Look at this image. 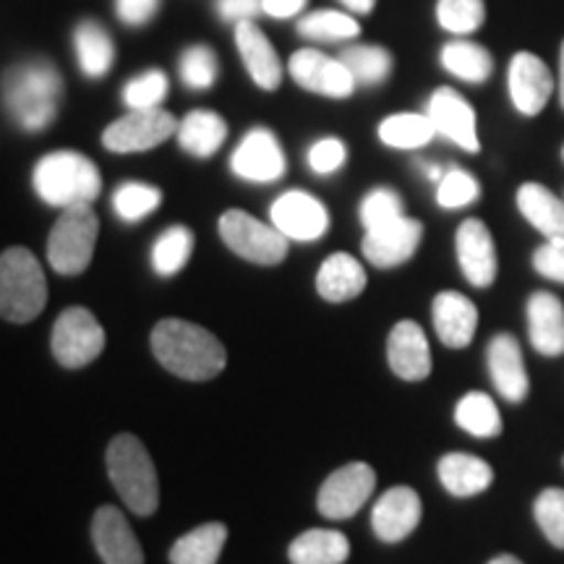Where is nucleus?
Returning a JSON list of instances; mask_svg holds the SVG:
<instances>
[{
  "label": "nucleus",
  "mask_w": 564,
  "mask_h": 564,
  "mask_svg": "<svg viewBox=\"0 0 564 564\" xmlns=\"http://www.w3.org/2000/svg\"><path fill=\"white\" fill-rule=\"evenodd\" d=\"M32 186L45 204L68 209L95 202L102 192V175L100 167L82 152L58 150L34 165Z\"/></svg>",
  "instance_id": "obj_2"
},
{
  "label": "nucleus",
  "mask_w": 564,
  "mask_h": 564,
  "mask_svg": "<svg viewBox=\"0 0 564 564\" xmlns=\"http://www.w3.org/2000/svg\"><path fill=\"white\" fill-rule=\"evenodd\" d=\"M489 564H523V562H520L518 556H512V554H499V556H494Z\"/></svg>",
  "instance_id": "obj_52"
},
{
  "label": "nucleus",
  "mask_w": 564,
  "mask_h": 564,
  "mask_svg": "<svg viewBox=\"0 0 564 564\" xmlns=\"http://www.w3.org/2000/svg\"><path fill=\"white\" fill-rule=\"evenodd\" d=\"M436 137V129L429 116L419 112H398L379 123V139L392 150H419Z\"/></svg>",
  "instance_id": "obj_35"
},
{
  "label": "nucleus",
  "mask_w": 564,
  "mask_h": 564,
  "mask_svg": "<svg viewBox=\"0 0 564 564\" xmlns=\"http://www.w3.org/2000/svg\"><path fill=\"white\" fill-rule=\"evenodd\" d=\"M560 102L564 108V42H562V51H560Z\"/></svg>",
  "instance_id": "obj_51"
},
{
  "label": "nucleus",
  "mask_w": 564,
  "mask_h": 564,
  "mask_svg": "<svg viewBox=\"0 0 564 564\" xmlns=\"http://www.w3.org/2000/svg\"><path fill=\"white\" fill-rule=\"evenodd\" d=\"M358 215H361V225L366 230L382 228V225L403 217V199L392 188H373V192L364 196Z\"/></svg>",
  "instance_id": "obj_44"
},
{
  "label": "nucleus",
  "mask_w": 564,
  "mask_h": 564,
  "mask_svg": "<svg viewBox=\"0 0 564 564\" xmlns=\"http://www.w3.org/2000/svg\"><path fill=\"white\" fill-rule=\"evenodd\" d=\"M97 232H100V220H97L91 204L63 209V215L53 225L51 238H47V262L53 270L66 278L87 270L95 257Z\"/></svg>",
  "instance_id": "obj_6"
},
{
  "label": "nucleus",
  "mask_w": 564,
  "mask_h": 564,
  "mask_svg": "<svg viewBox=\"0 0 564 564\" xmlns=\"http://www.w3.org/2000/svg\"><path fill=\"white\" fill-rule=\"evenodd\" d=\"M160 11V0H116V13L123 24L141 26Z\"/></svg>",
  "instance_id": "obj_47"
},
{
  "label": "nucleus",
  "mask_w": 564,
  "mask_h": 564,
  "mask_svg": "<svg viewBox=\"0 0 564 564\" xmlns=\"http://www.w3.org/2000/svg\"><path fill=\"white\" fill-rule=\"evenodd\" d=\"M230 167L238 178L249 183H274L288 171L285 152L270 129H251L241 139L230 158Z\"/></svg>",
  "instance_id": "obj_13"
},
{
  "label": "nucleus",
  "mask_w": 564,
  "mask_h": 564,
  "mask_svg": "<svg viewBox=\"0 0 564 564\" xmlns=\"http://www.w3.org/2000/svg\"><path fill=\"white\" fill-rule=\"evenodd\" d=\"M507 82H510V100L523 116H539L554 91L552 70L533 53L514 55Z\"/></svg>",
  "instance_id": "obj_19"
},
{
  "label": "nucleus",
  "mask_w": 564,
  "mask_h": 564,
  "mask_svg": "<svg viewBox=\"0 0 564 564\" xmlns=\"http://www.w3.org/2000/svg\"><path fill=\"white\" fill-rule=\"evenodd\" d=\"M535 523L546 541L556 549H564V489H544L533 505Z\"/></svg>",
  "instance_id": "obj_41"
},
{
  "label": "nucleus",
  "mask_w": 564,
  "mask_h": 564,
  "mask_svg": "<svg viewBox=\"0 0 564 564\" xmlns=\"http://www.w3.org/2000/svg\"><path fill=\"white\" fill-rule=\"evenodd\" d=\"M423 238V225L413 217H398V220L382 225V228L366 230L361 251L366 262L379 267V270H392L411 262L413 253L419 251Z\"/></svg>",
  "instance_id": "obj_14"
},
{
  "label": "nucleus",
  "mask_w": 564,
  "mask_h": 564,
  "mask_svg": "<svg viewBox=\"0 0 564 564\" xmlns=\"http://www.w3.org/2000/svg\"><path fill=\"white\" fill-rule=\"evenodd\" d=\"M167 87H171V84H167V76L158 68H150L126 84L123 102L129 105V110L160 108V102L167 97Z\"/></svg>",
  "instance_id": "obj_40"
},
{
  "label": "nucleus",
  "mask_w": 564,
  "mask_h": 564,
  "mask_svg": "<svg viewBox=\"0 0 564 564\" xmlns=\"http://www.w3.org/2000/svg\"><path fill=\"white\" fill-rule=\"evenodd\" d=\"M178 144L194 158H212L228 139V123L212 110H192L178 123Z\"/></svg>",
  "instance_id": "obj_28"
},
{
  "label": "nucleus",
  "mask_w": 564,
  "mask_h": 564,
  "mask_svg": "<svg viewBox=\"0 0 564 564\" xmlns=\"http://www.w3.org/2000/svg\"><path fill=\"white\" fill-rule=\"evenodd\" d=\"M47 303L45 272L32 251L13 246L0 257V312L6 322L37 319Z\"/></svg>",
  "instance_id": "obj_5"
},
{
  "label": "nucleus",
  "mask_w": 564,
  "mask_h": 564,
  "mask_svg": "<svg viewBox=\"0 0 564 564\" xmlns=\"http://www.w3.org/2000/svg\"><path fill=\"white\" fill-rule=\"evenodd\" d=\"M105 465H108L110 484L116 486L118 497L131 512L139 518H150L160 507V484L158 470L147 447L133 434H118L116 440L108 444V455H105Z\"/></svg>",
  "instance_id": "obj_3"
},
{
  "label": "nucleus",
  "mask_w": 564,
  "mask_h": 564,
  "mask_svg": "<svg viewBox=\"0 0 564 564\" xmlns=\"http://www.w3.org/2000/svg\"><path fill=\"white\" fill-rule=\"evenodd\" d=\"M272 225L278 228L288 241H319L324 232L329 230V212L316 196L299 192H285L278 196L270 209Z\"/></svg>",
  "instance_id": "obj_12"
},
{
  "label": "nucleus",
  "mask_w": 564,
  "mask_h": 564,
  "mask_svg": "<svg viewBox=\"0 0 564 564\" xmlns=\"http://www.w3.org/2000/svg\"><path fill=\"white\" fill-rule=\"evenodd\" d=\"M421 497L411 486H392L377 499L371 510V528L384 544H400L421 523Z\"/></svg>",
  "instance_id": "obj_15"
},
{
  "label": "nucleus",
  "mask_w": 564,
  "mask_h": 564,
  "mask_svg": "<svg viewBox=\"0 0 564 564\" xmlns=\"http://www.w3.org/2000/svg\"><path fill=\"white\" fill-rule=\"evenodd\" d=\"M457 262L465 280L476 288H489L497 280V246L491 230L481 220L470 217L457 228L455 236Z\"/></svg>",
  "instance_id": "obj_17"
},
{
  "label": "nucleus",
  "mask_w": 564,
  "mask_h": 564,
  "mask_svg": "<svg viewBox=\"0 0 564 564\" xmlns=\"http://www.w3.org/2000/svg\"><path fill=\"white\" fill-rule=\"evenodd\" d=\"M340 61L358 87H377L392 74V55L379 45H350L343 51Z\"/></svg>",
  "instance_id": "obj_36"
},
{
  "label": "nucleus",
  "mask_w": 564,
  "mask_h": 564,
  "mask_svg": "<svg viewBox=\"0 0 564 564\" xmlns=\"http://www.w3.org/2000/svg\"><path fill=\"white\" fill-rule=\"evenodd\" d=\"M436 474H440V481L444 489L453 494V497H460V499L484 494L494 484L491 465L481 460V457L468 455V453L444 455L440 465H436Z\"/></svg>",
  "instance_id": "obj_26"
},
{
  "label": "nucleus",
  "mask_w": 564,
  "mask_h": 564,
  "mask_svg": "<svg viewBox=\"0 0 564 564\" xmlns=\"http://www.w3.org/2000/svg\"><path fill=\"white\" fill-rule=\"evenodd\" d=\"M162 204V192L150 183H121L112 194V209L121 217L123 223H139L144 217H150L154 209Z\"/></svg>",
  "instance_id": "obj_37"
},
{
  "label": "nucleus",
  "mask_w": 564,
  "mask_h": 564,
  "mask_svg": "<svg viewBox=\"0 0 564 564\" xmlns=\"http://www.w3.org/2000/svg\"><path fill=\"white\" fill-rule=\"evenodd\" d=\"M194 253V232L186 225H173L162 230L152 246V270L160 278H173L188 264Z\"/></svg>",
  "instance_id": "obj_34"
},
{
  "label": "nucleus",
  "mask_w": 564,
  "mask_h": 564,
  "mask_svg": "<svg viewBox=\"0 0 564 564\" xmlns=\"http://www.w3.org/2000/svg\"><path fill=\"white\" fill-rule=\"evenodd\" d=\"M217 230H220L225 246L246 262L262 267L285 262L288 238L274 225H264L249 212L228 209L217 223Z\"/></svg>",
  "instance_id": "obj_7"
},
{
  "label": "nucleus",
  "mask_w": 564,
  "mask_h": 564,
  "mask_svg": "<svg viewBox=\"0 0 564 564\" xmlns=\"http://www.w3.org/2000/svg\"><path fill=\"white\" fill-rule=\"evenodd\" d=\"M434 329L436 337L447 345V348H465L474 340L478 329V308L468 295L455 291L436 293L432 303Z\"/></svg>",
  "instance_id": "obj_22"
},
{
  "label": "nucleus",
  "mask_w": 564,
  "mask_h": 564,
  "mask_svg": "<svg viewBox=\"0 0 564 564\" xmlns=\"http://www.w3.org/2000/svg\"><path fill=\"white\" fill-rule=\"evenodd\" d=\"M528 335L535 352L556 358L564 352V303L556 295L539 291L528 299Z\"/></svg>",
  "instance_id": "obj_24"
},
{
  "label": "nucleus",
  "mask_w": 564,
  "mask_h": 564,
  "mask_svg": "<svg viewBox=\"0 0 564 564\" xmlns=\"http://www.w3.org/2000/svg\"><path fill=\"white\" fill-rule=\"evenodd\" d=\"M91 544L105 564H144V549L121 510L105 505L91 520Z\"/></svg>",
  "instance_id": "obj_18"
},
{
  "label": "nucleus",
  "mask_w": 564,
  "mask_h": 564,
  "mask_svg": "<svg viewBox=\"0 0 564 564\" xmlns=\"http://www.w3.org/2000/svg\"><path fill=\"white\" fill-rule=\"evenodd\" d=\"M288 70H291L293 82L301 89L314 91V95L322 97H333V100H345L358 87L340 58H329V55L314 51V47L295 51L291 61H288Z\"/></svg>",
  "instance_id": "obj_11"
},
{
  "label": "nucleus",
  "mask_w": 564,
  "mask_h": 564,
  "mask_svg": "<svg viewBox=\"0 0 564 564\" xmlns=\"http://www.w3.org/2000/svg\"><path fill=\"white\" fill-rule=\"evenodd\" d=\"M481 196V186L468 171H460V167H449L440 181V188H436V202L444 209H460L468 207V204L478 202Z\"/></svg>",
  "instance_id": "obj_43"
},
{
  "label": "nucleus",
  "mask_w": 564,
  "mask_h": 564,
  "mask_svg": "<svg viewBox=\"0 0 564 564\" xmlns=\"http://www.w3.org/2000/svg\"><path fill=\"white\" fill-rule=\"evenodd\" d=\"M181 79L188 89H209L217 79V58L207 45L186 47L178 61Z\"/></svg>",
  "instance_id": "obj_42"
},
{
  "label": "nucleus",
  "mask_w": 564,
  "mask_h": 564,
  "mask_svg": "<svg viewBox=\"0 0 564 564\" xmlns=\"http://www.w3.org/2000/svg\"><path fill=\"white\" fill-rule=\"evenodd\" d=\"M562 158H564V150H562Z\"/></svg>",
  "instance_id": "obj_53"
},
{
  "label": "nucleus",
  "mask_w": 564,
  "mask_h": 564,
  "mask_svg": "<svg viewBox=\"0 0 564 564\" xmlns=\"http://www.w3.org/2000/svg\"><path fill=\"white\" fill-rule=\"evenodd\" d=\"M518 209L546 241H564V199L541 183H523L518 188Z\"/></svg>",
  "instance_id": "obj_27"
},
{
  "label": "nucleus",
  "mask_w": 564,
  "mask_h": 564,
  "mask_svg": "<svg viewBox=\"0 0 564 564\" xmlns=\"http://www.w3.org/2000/svg\"><path fill=\"white\" fill-rule=\"evenodd\" d=\"M74 47L82 74L89 76V79H102L112 68V61H116V47H112L110 34L91 19L82 21L74 30Z\"/></svg>",
  "instance_id": "obj_30"
},
{
  "label": "nucleus",
  "mask_w": 564,
  "mask_h": 564,
  "mask_svg": "<svg viewBox=\"0 0 564 564\" xmlns=\"http://www.w3.org/2000/svg\"><path fill=\"white\" fill-rule=\"evenodd\" d=\"M533 270L564 285V241H546L533 253Z\"/></svg>",
  "instance_id": "obj_46"
},
{
  "label": "nucleus",
  "mask_w": 564,
  "mask_h": 564,
  "mask_svg": "<svg viewBox=\"0 0 564 564\" xmlns=\"http://www.w3.org/2000/svg\"><path fill=\"white\" fill-rule=\"evenodd\" d=\"M373 486H377V474L369 463H348L322 484L316 507L324 518L348 520L369 502Z\"/></svg>",
  "instance_id": "obj_10"
},
{
  "label": "nucleus",
  "mask_w": 564,
  "mask_h": 564,
  "mask_svg": "<svg viewBox=\"0 0 564 564\" xmlns=\"http://www.w3.org/2000/svg\"><path fill=\"white\" fill-rule=\"evenodd\" d=\"M63 79L47 61H30L13 68L6 84V102L24 131H42L58 116Z\"/></svg>",
  "instance_id": "obj_4"
},
{
  "label": "nucleus",
  "mask_w": 564,
  "mask_h": 564,
  "mask_svg": "<svg viewBox=\"0 0 564 564\" xmlns=\"http://www.w3.org/2000/svg\"><path fill=\"white\" fill-rule=\"evenodd\" d=\"M264 13L272 19H293L306 9L308 0H262Z\"/></svg>",
  "instance_id": "obj_49"
},
{
  "label": "nucleus",
  "mask_w": 564,
  "mask_h": 564,
  "mask_svg": "<svg viewBox=\"0 0 564 564\" xmlns=\"http://www.w3.org/2000/svg\"><path fill=\"white\" fill-rule=\"evenodd\" d=\"M350 556V541L340 531L312 528L303 531L288 549L291 564H345Z\"/></svg>",
  "instance_id": "obj_29"
},
{
  "label": "nucleus",
  "mask_w": 564,
  "mask_h": 564,
  "mask_svg": "<svg viewBox=\"0 0 564 564\" xmlns=\"http://www.w3.org/2000/svg\"><path fill=\"white\" fill-rule=\"evenodd\" d=\"M306 160H308V167H312L316 175H333L340 171L345 160H348V147L335 137L319 139L312 144Z\"/></svg>",
  "instance_id": "obj_45"
},
{
  "label": "nucleus",
  "mask_w": 564,
  "mask_h": 564,
  "mask_svg": "<svg viewBox=\"0 0 564 564\" xmlns=\"http://www.w3.org/2000/svg\"><path fill=\"white\" fill-rule=\"evenodd\" d=\"M455 423L478 440H494L502 434V415L489 394L468 392L455 405Z\"/></svg>",
  "instance_id": "obj_33"
},
{
  "label": "nucleus",
  "mask_w": 564,
  "mask_h": 564,
  "mask_svg": "<svg viewBox=\"0 0 564 564\" xmlns=\"http://www.w3.org/2000/svg\"><path fill=\"white\" fill-rule=\"evenodd\" d=\"M442 68L447 74H453L455 79L470 82V84H484L491 76L494 70V58L486 47L476 45V42L468 40H455L447 42L442 47Z\"/></svg>",
  "instance_id": "obj_32"
},
{
  "label": "nucleus",
  "mask_w": 564,
  "mask_h": 564,
  "mask_svg": "<svg viewBox=\"0 0 564 564\" xmlns=\"http://www.w3.org/2000/svg\"><path fill=\"white\" fill-rule=\"evenodd\" d=\"M236 47L241 55L246 70L259 89L274 91L282 82V63L274 53L272 42L259 30L253 21H241L236 24Z\"/></svg>",
  "instance_id": "obj_23"
},
{
  "label": "nucleus",
  "mask_w": 564,
  "mask_h": 564,
  "mask_svg": "<svg viewBox=\"0 0 564 564\" xmlns=\"http://www.w3.org/2000/svg\"><path fill=\"white\" fill-rule=\"evenodd\" d=\"M178 133V121L167 110H129L102 131V147L116 154L147 152Z\"/></svg>",
  "instance_id": "obj_9"
},
{
  "label": "nucleus",
  "mask_w": 564,
  "mask_h": 564,
  "mask_svg": "<svg viewBox=\"0 0 564 564\" xmlns=\"http://www.w3.org/2000/svg\"><path fill=\"white\" fill-rule=\"evenodd\" d=\"M345 9H350L352 13H371L377 0H340Z\"/></svg>",
  "instance_id": "obj_50"
},
{
  "label": "nucleus",
  "mask_w": 564,
  "mask_h": 564,
  "mask_svg": "<svg viewBox=\"0 0 564 564\" xmlns=\"http://www.w3.org/2000/svg\"><path fill=\"white\" fill-rule=\"evenodd\" d=\"M369 285L366 270L350 253L337 251L327 257L316 272V293L329 303H345L358 299Z\"/></svg>",
  "instance_id": "obj_25"
},
{
  "label": "nucleus",
  "mask_w": 564,
  "mask_h": 564,
  "mask_svg": "<svg viewBox=\"0 0 564 564\" xmlns=\"http://www.w3.org/2000/svg\"><path fill=\"white\" fill-rule=\"evenodd\" d=\"M299 32L306 40L335 42L358 37L361 24L343 11H314L299 21Z\"/></svg>",
  "instance_id": "obj_38"
},
{
  "label": "nucleus",
  "mask_w": 564,
  "mask_h": 564,
  "mask_svg": "<svg viewBox=\"0 0 564 564\" xmlns=\"http://www.w3.org/2000/svg\"><path fill=\"white\" fill-rule=\"evenodd\" d=\"M152 352L175 377L207 382L225 371L228 352L209 329L186 319H162L152 329Z\"/></svg>",
  "instance_id": "obj_1"
},
{
  "label": "nucleus",
  "mask_w": 564,
  "mask_h": 564,
  "mask_svg": "<svg viewBox=\"0 0 564 564\" xmlns=\"http://www.w3.org/2000/svg\"><path fill=\"white\" fill-rule=\"evenodd\" d=\"M217 13H220L223 21H230V24H241V21L257 19L259 13H264L262 0H217Z\"/></svg>",
  "instance_id": "obj_48"
},
{
  "label": "nucleus",
  "mask_w": 564,
  "mask_h": 564,
  "mask_svg": "<svg viewBox=\"0 0 564 564\" xmlns=\"http://www.w3.org/2000/svg\"><path fill=\"white\" fill-rule=\"evenodd\" d=\"M486 358H489V373L497 392L505 400H510V403H523L528 398V390H531V382H528L520 343L507 333L491 337Z\"/></svg>",
  "instance_id": "obj_21"
},
{
  "label": "nucleus",
  "mask_w": 564,
  "mask_h": 564,
  "mask_svg": "<svg viewBox=\"0 0 564 564\" xmlns=\"http://www.w3.org/2000/svg\"><path fill=\"white\" fill-rule=\"evenodd\" d=\"M55 361L66 369H84L105 350V329L97 316L84 306H70L55 319L51 333Z\"/></svg>",
  "instance_id": "obj_8"
},
{
  "label": "nucleus",
  "mask_w": 564,
  "mask_h": 564,
  "mask_svg": "<svg viewBox=\"0 0 564 564\" xmlns=\"http://www.w3.org/2000/svg\"><path fill=\"white\" fill-rule=\"evenodd\" d=\"M426 116L432 118L434 129L440 137L455 141L465 152H478V131H476V110L460 91L440 87L429 97Z\"/></svg>",
  "instance_id": "obj_16"
},
{
  "label": "nucleus",
  "mask_w": 564,
  "mask_h": 564,
  "mask_svg": "<svg viewBox=\"0 0 564 564\" xmlns=\"http://www.w3.org/2000/svg\"><path fill=\"white\" fill-rule=\"evenodd\" d=\"M486 19L484 0H440L436 3V21L449 34H474L481 30Z\"/></svg>",
  "instance_id": "obj_39"
},
{
  "label": "nucleus",
  "mask_w": 564,
  "mask_h": 564,
  "mask_svg": "<svg viewBox=\"0 0 564 564\" xmlns=\"http://www.w3.org/2000/svg\"><path fill=\"white\" fill-rule=\"evenodd\" d=\"M387 361H390V369L405 382H423L432 373V348H429L421 324L411 319L394 324L390 340H387Z\"/></svg>",
  "instance_id": "obj_20"
},
{
  "label": "nucleus",
  "mask_w": 564,
  "mask_h": 564,
  "mask_svg": "<svg viewBox=\"0 0 564 564\" xmlns=\"http://www.w3.org/2000/svg\"><path fill=\"white\" fill-rule=\"evenodd\" d=\"M228 541V525L204 523L181 535L171 549V564H217Z\"/></svg>",
  "instance_id": "obj_31"
}]
</instances>
